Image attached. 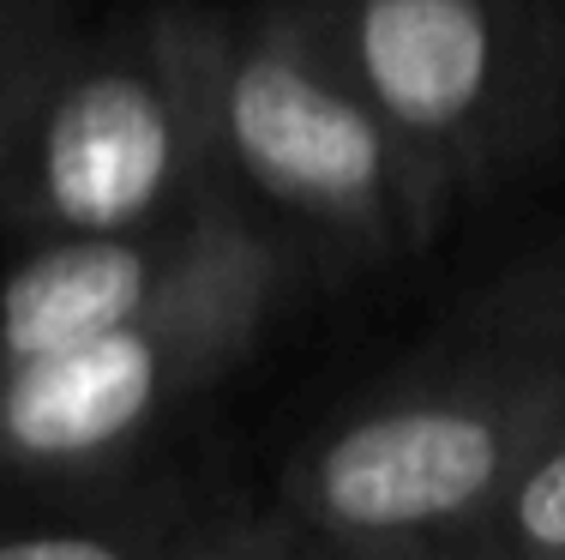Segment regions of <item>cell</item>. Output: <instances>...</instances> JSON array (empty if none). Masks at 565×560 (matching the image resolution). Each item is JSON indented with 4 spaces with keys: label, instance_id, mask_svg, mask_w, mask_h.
<instances>
[{
    "label": "cell",
    "instance_id": "cell-4",
    "mask_svg": "<svg viewBox=\"0 0 565 560\" xmlns=\"http://www.w3.org/2000/svg\"><path fill=\"white\" fill-rule=\"evenodd\" d=\"M295 277V242L259 223L228 260L151 314L0 368V471L97 476L132 458L174 410L247 362L265 326L289 308Z\"/></svg>",
    "mask_w": 565,
    "mask_h": 560
},
{
    "label": "cell",
    "instance_id": "cell-5",
    "mask_svg": "<svg viewBox=\"0 0 565 560\" xmlns=\"http://www.w3.org/2000/svg\"><path fill=\"white\" fill-rule=\"evenodd\" d=\"M338 73L457 199L505 169L547 109L530 0H289Z\"/></svg>",
    "mask_w": 565,
    "mask_h": 560
},
{
    "label": "cell",
    "instance_id": "cell-1",
    "mask_svg": "<svg viewBox=\"0 0 565 560\" xmlns=\"http://www.w3.org/2000/svg\"><path fill=\"white\" fill-rule=\"evenodd\" d=\"M228 193L205 115V19L97 49L24 43L0 78V211L43 235L151 230Z\"/></svg>",
    "mask_w": 565,
    "mask_h": 560
},
{
    "label": "cell",
    "instance_id": "cell-7",
    "mask_svg": "<svg viewBox=\"0 0 565 560\" xmlns=\"http://www.w3.org/2000/svg\"><path fill=\"white\" fill-rule=\"evenodd\" d=\"M565 554V422L535 446L488 518L451 542V560H547Z\"/></svg>",
    "mask_w": 565,
    "mask_h": 560
},
{
    "label": "cell",
    "instance_id": "cell-2",
    "mask_svg": "<svg viewBox=\"0 0 565 560\" xmlns=\"http://www.w3.org/2000/svg\"><path fill=\"white\" fill-rule=\"evenodd\" d=\"M565 422V368L469 344L451 362L385 385L295 458L282 513L307 542L451 549L500 506L518 471Z\"/></svg>",
    "mask_w": 565,
    "mask_h": 560
},
{
    "label": "cell",
    "instance_id": "cell-12",
    "mask_svg": "<svg viewBox=\"0 0 565 560\" xmlns=\"http://www.w3.org/2000/svg\"><path fill=\"white\" fill-rule=\"evenodd\" d=\"M24 43H31V36H19L12 24H0V78H7V66L19 61V49H24Z\"/></svg>",
    "mask_w": 565,
    "mask_h": 560
},
{
    "label": "cell",
    "instance_id": "cell-8",
    "mask_svg": "<svg viewBox=\"0 0 565 560\" xmlns=\"http://www.w3.org/2000/svg\"><path fill=\"white\" fill-rule=\"evenodd\" d=\"M457 326H463L469 344L547 356V362L565 368V253H547V260L505 272L493 289H481L469 302Z\"/></svg>",
    "mask_w": 565,
    "mask_h": 560
},
{
    "label": "cell",
    "instance_id": "cell-10",
    "mask_svg": "<svg viewBox=\"0 0 565 560\" xmlns=\"http://www.w3.org/2000/svg\"><path fill=\"white\" fill-rule=\"evenodd\" d=\"M307 537L282 506H265V513H228L211 518V525H186L181 549L169 560H301Z\"/></svg>",
    "mask_w": 565,
    "mask_h": 560
},
{
    "label": "cell",
    "instance_id": "cell-6",
    "mask_svg": "<svg viewBox=\"0 0 565 560\" xmlns=\"http://www.w3.org/2000/svg\"><path fill=\"white\" fill-rule=\"evenodd\" d=\"M259 223L265 218L247 211V193L228 187L151 230L43 235V247H31L0 277V368L151 314L157 302L228 260Z\"/></svg>",
    "mask_w": 565,
    "mask_h": 560
},
{
    "label": "cell",
    "instance_id": "cell-13",
    "mask_svg": "<svg viewBox=\"0 0 565 560\" xmlns=\"http://www.w3.org/2000/svg\"><path fill=\"white\" fill-rule=\"evenodd\" d=\"M547 560H565V554H547Z\"/></svg>",
    "mask_w": 565,
    "mask_h": 560
},
{
    "label": "cell",
    "instance_id": "cell-11",
    "mask_svg": "<svg viewBox=\"0 0 565 560\" xmlns=\"http://www.w3.org/2000/svg\"><path fill=\"white\" fill-rule=\"evenodd\" d=\"M301 560H451V549L434 542H397V549H349V542H307Z\"/></svg>",
    "mask_w": 565,
    "mask_h": 560
},
{
    "label": "cell",
    "instance_id": "cell-9",
    "mask_svg": "<svg viewBox=\"0 0 565 560\" xmlns=\"http://www.w3.org/2000/svg\"><path fill=\"white\" fill-rule=\"evenodd\" d=\"M186 525L163 513H109L85 525H19L0 530V560H169Z\"/></svg>",
    "mask_w": 565,
    "mask_h": 560
},
{
    "label": "cell",
    "instance_id": "cell-3",
    "mask_svg": "<svg viewBox=\"0 0 565 560\" xmlns=\"http://www.w3.org/2000/svg\"><path fill=\"white\" fill-rule=\"evenodd\" d=\"M205 115L228 187L361 253L422 247L451 205L295 7L205 19Z\"/></svg>",
    "mask_w": 565,
    "mask_h": 560
}]
</instances>
